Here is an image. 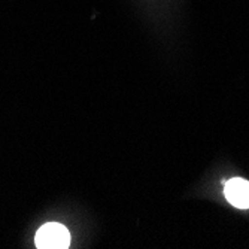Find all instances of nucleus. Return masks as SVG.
<instances>
[{
	"label": "nucleus",
	"instance_id": "obj_1",
	"mask_svg": "<svg viewBox=\"0 0 249 249\" xmlns=\"http://www.w3.org/2000/svg\"><path fill=\"white\" fill-rule=\"evenodd\" d=\"M35 242L39 249H66L71 245V233L58 222H47L36 233Z\"/></svg>",
	"mask_w": 249,
	"mask_h": 249
},
{
	"label": "nucleus",
	"instance_id": "obj_2",
	"mask_svg": "<svg viewBox=\"0 0 249 249\" xmlns=\"http://www.w3.org/2000/svg\"><path fill=\"white\" fill-rule=\"evenodd\" d=\"M225 197L237 209H249V182L242 178H233L225 185Z\"/></svg>",
	"mask_w": 249,
	"mask_h": 249
}]
</instances>
